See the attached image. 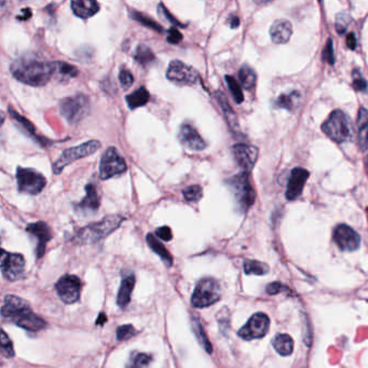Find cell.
Instances as JSON below:
<instances>
[{"label":"cell","instance_id":"2e32d148","mask_svg":"<svg viewBox=\"0 0 368 368\" xmlns=\"http://www.w3.org/2000/svg\"><path fill=\"white\" fill-rule=\"evenodd\" d=\"M233 158L243 172L249 173L255 167L258 159L257 147L247 144H237L232 147Z\"/></svg>","mask_w":368,"mask_h":368},{"label":"cell","instance_id":"7402d4cb","mask_svg":"<svg viewBox=\"0 0 368 368\" xmlns=\"http://www.w3.org/2000/svg\"><path fill=\"white\" fill-rule=\"evenodd\" d=\"M71 6L74 14L81 19H89L99 11V3L94 0H74Z\"/></svg>","mask_w":368,"mask_h":368},{"label":"cell","instance_id":"52a82bcc","mask_svg":"<svg viewBox=\"0 0 368 368\" xmlns=\"http://www.w3.org/2000/svg\"><path fill=\"white\" fill-rule=\"evenodd\" d=\"M221 290L218 282L213 278L201 279L196 285L191 305L195 308H206L221 299Z\"/></svg>","mask_w":368,"mask_h":368},{"label":"cell","instance_id":"ab89813d","mask_svg":"<svg viewBox=\"0 0 368 368\" xmlns=\"http://www.w3.org/2000/svg\"><path fill=\"white\" fill-rule=\"evenodd\" d=\"M0 341H1L0 343H1V355L7 357V359H11V357L14 356L13 344L3 329L1 330V340Z\"/></svg>","mask_w":368,"mask_h":368},{"label":"cell","instance_id":"60d3db41","mask_svg":"<svg viewBox=\"0 0 368 368\" xmlns=\"http://www.w3.org/2000/svg\"><path fill=\"white\" fill-rule=\"evenodd\" d=\"M136 334V329L131 324L122 325V326H119L117 328V339L119 341H125L127 339L134 337Z\"/></svg>","mask_w":368,"mask_h":368},{"label":"cell","instance_id":"e0dca14e","mask_svg":"<svg viewBox=\"0 0 368 368\" xmlns=\"http://www.w3.org/2000/svg\"><path fill=\"white\" fill-rule=\"evenodd\" d=\"M26 231L28 232L29 236L36 239V256L37 258H41L42 256L45 255L48 242L52 239V232L50 227L44 221H37L29 223V225L26 227Z\"/></svg>","mask_w":368,"mask_h":368},{"label":"cell","instance_id":"b9f144b4","mask_svg":"<svg viewBox=\"0 0 368 368\" xmlns=\"http://www.w3.org/2000/svg\"><path fill=\"white\" fill-rule=\"evenodd\" d=\"M351 17L345 12H341L336 17V30L339 34H344L350 26Z\"/></svg>","mask_w":368,"mask_h":368},{"label":"cell","instance_id":"30bf717a","mask_svg":"<svg viewBox=\"0 0 368 368\" xmlns=\"http://www.w3.org/2000/svg\"><path fill=\"white\" fill-rule=\"evenodd\" d=\"M127 167L124 159L115 147L106 149L99 162V177L106 180L120 174H123Z\"/></svg>","mask_w":368,"mask_h":368},{"label":"cell","instance_id":"6da1fadb","mask_svg":"<svg viewBox=\"0 0 368 368\" xmlns=\"http://www.w3.org/2000/svg\"><path fill=\"white\" fill-rule=\"evenodd\" d=\"M13 77L31 87H44L55 74L54 62L41 61L35 56L24 55L14 60L10 66Z\"/></svg>","mask_w":368,"mask_h":368},{"label":"cell","instance_id":"5bb4252c","mask_svg":"<svg viewBox=\"0 0 368 368\" xmlns=\"http://www.w3.org/2000/svg\"><path fill=\"white\" fill-rule=\"evenodd\" d=\"M55 289L61 299L65 303L72 305L79 300L81 282L76 275L66 274L57 281Z\"/></svg>","mask_w":368,"mask_h":368},{"label":"cell","instance_id":"7a4b0ae2","mask_svg":"<svg viewBox=\"0 0 368 368\" xmlns=\"http://www.w3.org/2000/svg\"><path fill=\"white\" fill-rule=\"evenodd\" d=\"M1 316L7 321L31 333L39 332L47 326L45 319L39 318L31 310L27 301L14 295H7L4 297Z\"/></svg>","mask_w":368,"mask_h":368},{"label":"cell","instance_id":"9c48e42d","mask_svg":"<svg viewBox=\"0 0 368 368\" xmlns=\"http://www.w3.org/2000/svg\"><path fill=\"white\" fill-rule=\"evenodd\" d=\"M15 177H17L18 190L21 194L37 196L45 189L47 185V178L34 169L19 167Z\"/></svg>","mask_w":368,"mask_h":368},{"label":"cell","instance_id":"c3c4849f","mask_svg":"<svg viewBox=\"0 0 368 368\" xmlns=\"http://www.w3.org/2000/svg\"><path fill=\"white\" fill-rule=\"evenodd\" d=\"M281 292H291L289 287H286L285 285L281 284V283H271L269 284L268 286H267V293H268L269 295H276L279 294V293Z\"/></svg>","mask_w":368,"mask_h":368},{"label":"cell","instance_id":"5b68a950","mask_svg":"<svg viewBox=\"0 0 368 368\" xmlns=\"http://www.w3.org/2000/svg\"><path fill=\"white\" fill-rule=\"evenodd\" d=\"M322 131L337 144L349 141L351 137L350 120L343 110H334L322 124Z\"/></svg>","mask_w":368,"mask_h":368},{"label":"cell","instance_id":"277c9868","mask_svg":"<svg viewBox=\"0 0 368 368\" xmlns=\"http://www.w3.org/2000/svg\"><path fill=\"white\" fill-rule=\"evenodd\" d=\"M240 212L246 213L255 202V190L250 184L249 173L242 172L227 180Z\"/></svg>","mask_w":368,"mask_h":368},{"label":"cell","instance_id":"8992f818","mask_svg":"<svg viewBox=\"0 0 368 368\" xmlns=\"http://www.w3.org/2000/svg\"><path fill=\"white\" fill-rule=\"evenodd\" d=\"M60 114L68 123H78L90 113V102L87 95L76 94L63 98L60 105Z\"/></svg>","mask_w":368,"mask_h":368},{"label":"cell","instance_id":"83f0119b","mask_svg":"<svg viewBox=\"0 0 368 368\" xmlns=\"http://www.w3.org/2000/svg\"><path fill=\"white\" fill-rule=\"evenodd\" d=\"M146 241L154 253H156L160 258L162 259L163 263L168 267H171L173 265V258L171 256L169 250L164 247V245L159 241V240L153 236L152 233H148L146 237Z\"/></svg>","mask_w":368,"mask_h":368},{"label":"cell","instance_id":"f6af8a7d","mask_svg":"<svg viewBox=\"0 0 368 368\" xmlns=\"http://www.w3.org/2000/svg\"><path fill=\"white\" fill-rule=\"evenodd\" d=\"M159 13L161 14L163 18H165V20H167L168 22H170L173 26H177V27H185V25L183 23H180L179 21L174 17V15L171 14V12L169 11L168 8L165 7L163 3L159 4Z\"/></svg>","mask_w":368,"mask_h":368},{"label":"cell","instance_id":"ffe728a7","mask_svg":"<svg viewBox=\"0 0 368 368\" xmlns=\"http://www.w3.org/2000/svg\"><path fill=\"white\" fill-rule=\"evenodd\" d=\"M99 203L100 201L97 186L94 184H88L85 186V196L79 203L74 204V210L80 214L91 215L98 212Z\"/></svg>","mask_w":368,"mask_h":368},{"label":"cell","instance_id":"816d5d0a","mask_svg":"<svg viewBox=\"0 0 368 368\" xmlns=\"http://www.w3.org/2000/svg\"><path fill=\"white\" fill-rule=\"evenodd\" d=\"M30 17H31V11L29 10V8H24L22 10V15H19L18 19L21 21H25V20H28Z\"/></svg>","mask_w":368,"mask_h":368},{"label":"cell","instance_id":"681fc988","mask_svg":"<svg viewBox=\"0 0 368 368\" xmlns=\"http://www.w3.org/2000/svg\"><path fill=\"white\" fill-rule=\"evenodd\" d=\"M156 236L161 240H163V241H167V242L171 241V240H172V238H173L172 231H171L170 227H168V226H163V227L158 228L156 230Z\"/></svg>","mask_w":368,"mask_h":368},{"label":"cell","instance_id":"f1b7e54d","mask_svg":"<svg viewBox=\"0 0 368 368\" xmlns=\"http://www.w3.org/2000/svg\"><path fill=\"white\" fill-rule=\"evenodd\" d=\"M149 99H150V94H149L148 90L144 87L137 89L125 98L127 106H129L130 109L143 107V106H145L149 102Z\"/></svg>","mask_w":368,"mask_h":368},{"label":"cell","instance_id":"d6a6232c","mask_svg":"<svg viewBox=\"0 0 368 368\" xmlns=\"http://www.w3.org/2000/svg\"><path fill=\"white\" fill-rule=\"evenodd\" d=\"M129 15H130V18L132 20H134V21H136V22L141 23L142 25L145 26V27L150 28L154 31H158V33H163V31H164L162 26L160 25L159 23H157L154 20H152L150 17H147V15L143 14L141 12H138V11H135V10H133V9L129 10Z\"/></svg>","mask_w":368,"mask_h":368},{"label":"cell","instance_id":"7dc6e473","mask_svg":"<svg viewBox=\"0 0 368 368\" xmlns=\"http://www.w3.org/2000/svg\"><path fill=\"white\" fill-rule=\"evenodd\" d=\"M167 40L168 42L172 45H177L179 42L183 40V35L180 34V31L178 29H176L175 27L170 28L168 30V36H167Z\"/></svg>","mask_w":368,"mask_h":368},{"label":"cell","instance_id":"8fae6325","mask_svg":"<svg viewBox=\"0 0 368 368\" xmlns=\"http://www.w3.org/2000/svg\"><path fill=\"white\" fill-rule=\"evenodd\" d=\"M200 74L196 68L178 60L170 63L167 78L177 85H194L198 82Z\"/></svg>","mask_w":368,"mask_h":368},{"label":"cell","instance_id":"1f68e13d","mask_svg":"<svg viewBox=\"0 0 368 368\" xmlns=\"http://www.w3.org/2000/svg\"><path fill=\"white\" fill-rule=\"evenodd\" d=\"M134 58L138 64H141L142 66L145 67L151 65V64H153L157 60L152 50L145 45H140L136 48Z\"/></svg>","mask_w":368,"mask_h":368},{"label":"cell","instance_id":"4316f807","mask_svg":"<svg viewBox=\"0 0 368 368\" xmlns=\"http://www.w3.org/2000/svg\"><path fill=\"white\" fill-rule=\"evenodd\" d=\"M301 102V94L298 91H290L287 93L281 94L275 102V105L280 108L289 111H295Z\"/></svg>","mask_w":368,"mask_h":368},{"label":"cell","instance_id":"9f6ffc18","mask_svg":"<svg viewBox=\"0 0 368 368\" xmlns=\"http://www.w3.org/2000/svg\"><path fill=\"white\" fill-rule=\"evenodd\" d=\"M366 212H367V215H368V207H367V210H366Z\"/></svg>","mask_w":368,"mask_h":368},{"label":"cell","instance_id":"4dcf8cb0","mask_svg":"<svg viewBox=\"0 0 368 368\" xmlns=\"http://www.w3.org/2000/svg\"><path fill=\"white\" fill-rule=\"evenodd\" d=\"M239 80L242 87L246 90H252L257 81V76L252 67L248 65H243L239 71Z\"/></svg>","mask_w":368,"mask_h":368},{"label":"cell","instance_id":"ee69618b","mask_svg":"<svg viewBox=\"0 0 368 368\" xmlns=\"http://www.w3.org/2000/svg\"><path fill=\"white\" fill-rule=\"evenodd\" d=\"M322 58L324 62L328 63L329 65H334L335 64V55H334V45H333V40L328 39L326 45H325L324 49H323V54Z\"/></svg>","mask_w":368,"mask_h":368},{"label":"cell","instance_id":"ba28073f","mask_svg":"<svg viewBox=\"0 0 368 368\" xmlns=\"http://www.w3.org/2000/svg\"><path fill=\"white\" fill-rule=\"evenodd\" d=\"M99 148L100 143L98 141L92 140L85 142L81 144V145L65 149V150L61 153V156L58 157L56 161L53 163V172L56 175L61 174L63 172V170L65 169L67 165L72 164L73 162L77 161L79 159L91 156V154L97 152Z\"/></svg>","mask_w":368,"mask_h":368},{"label":"cell","instance_id":"db71d44e","mask_svg":"<svg viewBox=\"0 0 368 368\" xmlns=\"http://www.w3.org/2000/svg\"><path fill=\"white\" fill-rule=\"evenodd\" d=\"M105 322H106V316L103 313H100L99 317H98V319L97 321V324L98 325H103Z\"/></svg>","mask_w":368,"mask_h":368},{"label":"cell","instance_id":"8d00e7d4","mask_svg":"<svg viewBox=\"0 0 368 368\" xmlns=\"http://www.w3.org/2000/svg\"><path fill=\"white\" fill-rule=\"evenodd\" d=\"M55 64V74L60 76L61 79H71L78 76V69L72 64L65 62H54Z\"/></svg>","mask_w":368,"mask_h":368},{"label":"cell","instance_id":"f5cc1de1","mask_svg":"<svg viewBox=\"0 0 368 368\" xmlns=\"http://www.w3.org/2000/svg\"><path fill=\"white\" fill-rule=\"evenodd\" d=\"M240 25V20L238 17H231L230 18V26L231 28H237Z\"/></svg>","mask_w":368,"mask_h":368},{"label":"cell","instance_id":"3957f363","mask_svg":"<svg viewBox=\"0 0 368 368\" xmlns=\"http://www.w3.org/2000/svg\"><path fill=\"white\" fill-rule=\"evenodd\" d=\"M125 218L121 215H108L99 221L90 223L76 233L73 241L78 245L98 243L117 230Z\"/></svg>","mask_w":368,"mask_h":368},{"label":"cell","instance_id":"11a10c76","mask_svg":"<svg viewBox=\"0 0 368 368\" xmlns=\"http://www.w3.org/2000/svg\"><path fill=\"white\" fill-rule=\"evenodd\" d=\"M366 169H367V172H368V156L366 157Z\"/></svg>","mask_w":368,"mask_h":368},{"label":"cell","instance_id":"bcb514c9","mask_svg":"<svg viewBox=\"0 0 368 368\" xmlns=\"http://www.w3.org/2000/svg\"><path fill=\"white\" fill-rule=\"evenodd\" d=\"M119 81L122 87L124 89H127L132 87L133 83H134V77H133V74L130 71H127L125 68H122L120 69L119 73Z\"/></svg>","mask_w":368,"mask_h":368},{"label":"cell","instance_id":"cb8c5ba5","mask_svg":"<svg viewBox=\"0 0 368 368\" xmlns=\"http://www.w3.org/2000/svg\"><path fill=\"white\" fill-rule=\"evenodd\" d=\"M135 286V275L133 273H129L123 276L121 281V285L117 296V303L120 308H125L131 301L132 292Z\"/></svg>","mask_w":368,"mask_h":368},{"label":"cell","instance_id":"7c38bea8","mask_svg":"<svg viewBox=\"0 0 368 368\" xmlns=\"http://www.w3.org/2000/svg\"><path fill=\"white\" fill-rule=\"evenodd\" d=\"M270 319L265 313H256L248 319V322L239 330V336L244 340H253L263 338L268 333Z\"/></svg>","mask_w":368,"mask_h":368},{"label":"cell","instance_id":"d6986e66","mask_svg":"<svg viewBox=\"0 0 368 368\" xmlns=\"http://www.w3.org/2000/svg\"><path fill=\"white\" fill-rule=\"evenodd\" d=\"M309 171L303 168H295L291 172L287 183L285 196L289 201H294L302 194L303 187L309 178Z\"/></svg>","mask_w":368,"mask_h":368},{"label":"cell","instance_id":"603a6c76","mask_svg":"<svg viewBox=\"0 0 368 368\" xmlns=\"http://www.w3.org/2000/svg\"><path fill=\"white\" fill-rule=\"evenodd\" d=\"M357 144L363 152L368 149V110L364 107L359 109L357 115Z\"/></svg>","mask_w":368,"mask_h":368},{"label":"cell","instance_id":"d4e9b609","mask_svg":"<svg viewBox=\"0 0 368 368\" xmlns=\"http://www.w3.org/2000/svg\"><path fill=\"white\" fill-rule=\"evenodd\" d=\"M8 110H9V113H10V116H11L12 118L15 120V122H17V123H19L20 126L22 127V129H24L26 131V133H27V134L30 137H33L34 140L37 143H38L40 146H46V145H48V144L51 143L50 141H48L47 138L38 135V133H37V131L35 129V126L33 124H31L27 119L24 118L23 116H21L19 113H17V111L13 110L11 107H9Z\"/></svg>","mask_w":368,"mask_h":368},{"label":"cell","instance_id":"484cf974","mask_svg":"<svg viewBox=\"0 0 368 368\" xmlns=\"http://www.w3.org/2000/svg\"><path fill=\"white\" fill-rule=\"evenodd\" d=\"M215 98H216L217 103L220 104V107L222 110L223 117H225L228 125L230 126V129L232 131H236L239 127L238 117H237L236 113H234V110L231 108V106L229 105L226 97L221 92L218 91V92H216V94H215Z\"/></svg>","mask_w":368,"mask_h":368},{"label":"cell","instance_id":"7bdbcfd3","mask_svg":"<svg viewBox=\"0 0 368 368\" xmlns=\"http://www.w3.org/2000/svg\"><path fill=\"white\" fill-rule=\"evenodd\" d=\"M352 78H353V81H352L353 88L356 91H359V92H366L368 89V83L364 79V77L362 76L359 69H354L353 73H352Z\"/></svg>","mask_w":368,"mask_h":368},{"label":"cell","instance_id":"9a60e30c","mask_svg":"<svg viewBox=\"0 0 368 368\" xmlns=\"http://www.w3.org/2000/svg\"><path fill=\"white\" fill-rule=\"evenodd\" d=\"M333 239L338 247L344 252H354L361 244L359 233L345 223H340L334 229Z\"/></svg>","mask_w":368,"mask_h":368},{"label":"cell","instance_id":"f907efd6","mask_svg":"<svg viewBox=\"0 0 368 368\" xmlns=\"http://www.w3.org/2000/svg\"><path fill=\"white\" fill-rule=\"evenodd\" d=\"M346 46H348L349 49L351 50H355L356 48V38L353 33L349 34L348 36H346Z\"/></svg>","mask_w":368,"mask_h":368},{"label":"cell","instance_id":"f35d334b","mask_svg":"<svg viewBox=\"0 0 368 368\" xmlns=\"http://www.w3.org/2000/svg\"><path fill=\"white\" fill-rule=\"evenodd\" d=\"M183 196L186 201L188 202H198L203 196V190L199 185H193L183 190Z\"/></svg>","mask_w":368,"mask_h":368},{"label":"cell","instance_id":"4fadbf2b","mask_svg":"<svg viewBox=\"0 0 368 368\" xmlns=\"http://www.w3.org/2000/svg\"><path fill=\"white\" fill-rule=\"evenodd\" d=\"M1 272L3 278L10 281H17L24 274L25 259L21 254L8 253L2 250L1 255Z\"/></svg>","mask_w":368,"mask_h":368},{"label":"cell","instance_id":"44dd1931","mask_svg":"<svg viewBox=\"0 0 368 368\" xmlns=\"http://www.w3.org/2000/svg\"><path fill=\"white\" fill-rule=\"evenodd\" d=\"M293 34V26L287 20H276L272 23L270 27L271 40L276 45L286 44L290 40Z\"/></svg>","mask_w":368,"mask_h":368},{"label":"cell","instance_id":"f546056e","mask_svg":"<svg viewBox=\"0 0 368 368\" xmlns=\"http://www.w3.org/2000/svg\"><path fill=\"white\" fill-rule=\"evenodd\" d=\"M273 346L279 354L287 356L293 353V350H294V341H293L290 335H278L273 340Z\"/></svg>","mask_w":368,"mask_h":368},{"label":"cell","instance_id":"74e56055","mask_svg":"<svg viewBox=\"0 0 368 368\" xmlns=\"http://www.w3.org/2000/svg\"><path fill=\"white\" fill-rule=\"evenodd\" d=\"M226 82L228 84L229 91H230L232 94V98L234 99V102L237 104H241L244 100V95H243V91L241 85L238 82L237 79H234L232 76H227L225 77Z\"/></svg>","mask_w":368,"mask_h":368},{"label":"cell","instance_id":"e575fe53","mask_svg":"<svg viewBox=\"0 0 368 368\" xmlns=\"http://www.w3.org/2000/svg\"><path fill=\"white\" fill-rule=\"evenodd\" d=\"M193 328H194V332H195V335L196 337L198 338L199 343L202 344V346L205 349L206 352H209V353H212V344L210 343L209 338H207V336L204 332L203 327H202V324L200 322V319L198 318H194L193 319Z\"/></svg>","mask_w":368,"mask_h":368},{"label":"cell","instance_id":"836d02e7","mask_svg":"<svg viewBox=\"0 0 368 368\" xmlns=\"http://www.w3.org/2000/svg\"><path fill=\"white\" fill-rule=\"evenodd\" d=\"M152 361V356L142 352H133L127 361L125 368H148Z\"/></svg>","mask_w":368,"mask_h":368},{"label":"cell","instance_id":"ac0fdd59","mask_svg":"<svg viewBox=\"0 0 368 368\" xmlns=\"http://www.w3.org/2000/svg\"><path fill=\"white\" fill-rule=\"evenodd\" d=\"M178 138L181 145L193 151H201L206 148V142L202 138L195 127L189 123L181 124L178 132Z\"/></svg>","mask_w":368,"mask_h":368},{"label":"cell","instance_id":"d590c367","mask_svg":"<svg viewBox=\"0 0 368 368\" xmlns=\"http://www.w3.org/2000/svg\"><path fill=\"white\" fill-rule=\"evenodd\" d=\"M244 272L245 274H255L264 275L269 272V267L265 263L257 260H245L244 261Z\"/></svg>","mask_w":368,"mask_h":368}]
</instances>
